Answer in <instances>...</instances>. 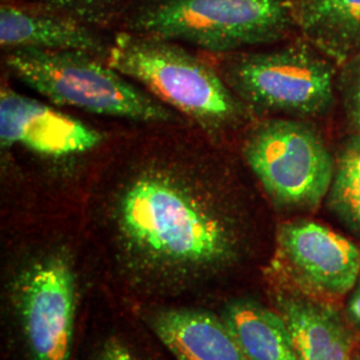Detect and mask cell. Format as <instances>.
Instances as JSON below:
<instances>
[{
	"mask_svg": "<svg viewBox=\"0 0 360 360\" xmlns=\"http://www.w3.org/2000/svg\"><path fill=\"white\" fill-rule=\"evenodd\" d=\"M111 168L104 221L116 260L134 283L178 290L239 262L245 239L240 206L208 148L148 143Z\"/></svg>",
	"mask_w": 360,
	"mask_h": 360,
	"instance_id": "6da1fadb",
	"label": "cell"
},
{
	"mask_svg": "<svg viewBox=\"0 0 360 360\" xmlns=\"http://www.w3.org/2000/svg\"><path fill=\"white\" fill-rule=\"evenodd\" d=\"M107 62L211 138L240 127L250 114L219 70L178 41L123 31Z\"/></svg>",
	"mask_w": 360,
	"mask_h": 360,
	"instance_id": "7a4b0ae2",
	"label": "cell"
},
{
	"mask_svg": "<svg viewBox=\"0 0 360 360\" xmlns=\"http://www.w3.org/2000/svg\"><path fill=\"white\" fill-rule=\"evenodd\" d=\"M7 68L58 107L146 124H172L181 117L105 59L82 51L15 50Z\"/></svg>",
	"mask_w": 360,
	"mask_h": 360,
	"instance_id": "3957f363",
	"label": "cell"
},
{
	"mask_svg": "<svg viewBox=\"0 0 360 360\" xmlns=\"http://www.w3.org/2000/svg\"><path fill=\"white\" fill-rule=\"evenodd\" d=\"M127 28L227 55L275 44L295 25L292 0H148L129 16Z\"/></svg>",
	"mask_w": 360,
	"mask_h": 360,
	"instance_id": "277c9868",
	"label": "cell"
},
{
	"mask_svg": "<svg viewBox=\"0 0 360 360\" xmlns=\"http://www.w3.org/2000/svg\"><path fill=\"white\" fill-rule=\"evenodd\" d=\"M223 58L219 72L250 112L309 117L326 114L334 103L338 65L306 39Z\"/></svg>",
	"mask_w": 360,
	"mask_h": 360,
	"instance_id": "5b68a950",
	"label": "cell"
},
{
	"mask_svg": "<svg viewBox=\"0 0 360 360\" xmlns=\"http://www.w3.org/2000/svg\"><path fill=\"white\" fill-rule=\"evenodd\" d=\"M242 153L275 206L312 211L327 198L335 159L316 131L303 122L270 117L257 123Z\"/></svg>",
	"mask_w": 360,
	"mask_h": 360,
	"instance_id": "8992f818",
	"label": "cell"
},
{
	"mask_svg": "<svg viewBox=\"0 0 360 360\" xmlns=\"http://www.w3.org/2000/svg\"><path fill=\"white\" fill-rule=\"evenodd\" d=\"M18 322L31 360H71L77 279L65 251L30 260L13 284Z\"/></svg>",
	"mask_w": 360,
	"mask_h": 360,
	"instance_id": "52a82bcc",
	"label": "cell"
},
{
	"mask_svg": "<svg viewBox=\"0 0 360 360\" xmlns=\"http://www.w3.org/2000/svg\"><path fill=\"white\" fill-rule=\"evenodd\" d=\"M360 275V245L314 220H291L276 231L267 270L272 285L336 303Z\"/></svg>",
	"mask_w": 360,
	"mask_h": 360,
	"instance_id": "ba28073f",
	"label": "cell"
},
{
	"mask_svg": "<svg viewBox=\"0 0 360 360\" xmlns=\"http://www.w3.org/2000/svg\"><path fill=\"white\" fill-rule=\"evenodd\" d=\"M103 139V132L77 117L19 94L10 86L1 87V148L19 146L40 156L62 159L91 153Z\"/></svg>",
	"mask_w": 360,
	"mask_h": 360,
	"instance_id": "9c48e42d",
	"label": "cell"
},
{
	"mask_svg": "<svg viewBox=\"0 0 360 360\" xmlns=\"http://www.w3.org/2000/svg\"><path fill=\"white\" fill-rule=\"evenodd\" d=\"M271 287L274 309L283 318L299 360H352L356 342L335 303Z\"/></svg>",
	"mask_w": 360,
	"mask_h": 360,
	"instance_id": "30bf717a",
	"label": "cell"
},
{
	"mask_svg": "<svg viewBox=\"0 0 360 360\" xmlns=\"http://www.w3.org/2000/svg\"><path fill=\"white\" fill-rule=\"evenodd\" d=\"M0 46L15 50L82 51L108 58L111 46L89 25L40 6L23 7L3 3L0 8Z\"/></svg>",
	"mask_w": 360,
	"mask_h": 360,
	"instance_id": "8fae6325",
	"label": "cell"
},
{
	"mask_svg": "<svg viewBox=\"0 0 360 360\" xmlns=\"http://www.w3.org/2000/svg\"><path fill=\"white\" fill-rule=\"evenodd\" d=\"M150 326L176 360H247L221 316L203 309H162Z\"/></svg>",
	"mask_w": 360,
	"mask_h": 360,
	"instance_id": "7c38bea8",
	"label": "cell"
},
{
	"mask_svg": "<svg viewBox=\"0 0 360 360\" xmlns=\"http://www.w3.org/2000/svg\"><path fill=\"white\" fill-rule=\"evenodd\" d=\"M295 30L338 67L360 51V0H292Z\"/></svg>",
	"mask_w": 360,
	"mask_h": 360,
	"instance_id": "4fadbf2b",
	"label": "cell"
},
{
	"mask_svg": "<svg viewBox=\"0 0 360 360\" xmlns=\"http://www.w3.org/2000/svg\"><path fill=\"white\" fill-rule=\"evenodd\" d=\"M247 360H299L283 318L252 299L231 300L221 314Z\"/></svg>",
	"mask_w": 360,
	"mask_h": 360,
	"instance_id": "5bb4252c",
	"label": "cell"
},
{
	"mask_svg": "<svg viewBox=\"0 0 360 360\" xmlns=\"http://www.w3.org/2000/svg\"><path fill=\"white\" fill-rule=\"evenodd\" d=\"M326 200L335 217L360 238V132L338 155Z\"/></svg>",
	"mask_w": 360,
	"mask_h": 360,
	"instance_id": "9a60e30c",
	"label": "cell"
},
{
	"mask_svg": "<svg viewBox=\"0 0 360 360\" xmlns=\"http://www.w3.org/2000/svg\"><path fill=\"white\" fill-rule=\"evenodd\" d=\"M123 1L124 0H41V6L91 25L108 19Z\"/></svg>",
	"mask_w": 360,
	"mask_h": 360,
	"instance_id": "2e32d148",
	"label": "cell"
},
{
	"mask_svg": "<svg viewBox=\"0 0 360 360\" xmlns=\"http://www.w3.org/2000/svg\"><path fill=\"white\" fill-rule=\"evenodd\" d=\"M338 87L351 127L360 132V51L340 67Z\"/></svg>",
	"mask_w": 360,
	"mask_h": 360,
	"instance_id": "e0dca14e",
	"label": "cell"
},
{
	"mask_svg": "<svg viewBox=\"0 0 360 360\" xmlns=\"http://www.w3.org/2000/svg\"><path fill=\"white\" fill-rule=\"evenodd\" d=\"M95 360H139L134 351L120 339H110L103 345Z\"/></svg>",
	"mask_w": 360,
	"mask_h": 360,
	"instance_id": "ac0fdd59",
	"label": "cell"
},
{
	"mask_svg": "<svg viewBox=\"0 0 360 360\" xmlns=\"http://www.w3.org/2000/svg\"><path fill=\"white\" fill-rule=\"evenodd\" d=\"M345 314H346L347 322L354 328L360 331V275L356 283L354 285V288L348 294Z\"/></svg>",
	"mask_w": 360,
	"mask_h": 360,
	"instance_id": "d6986e66",
	"label": "cell"
},
{
	"mask_svg": "<svg viewBox=\"0 0 360 360\" xmlns=\"http://www.w3.org/2000/svg\"><path fill=\"white\" fill-rule=\"evenodd\" d=\"M352 360H360V346L358 343H355V348H354V356Z\"/></svg>",
	"mask_w": 360,
	"mask_h": 360,
	"instance_id": "ffe728a7",
	"label": "cell"
}]
</instances>
